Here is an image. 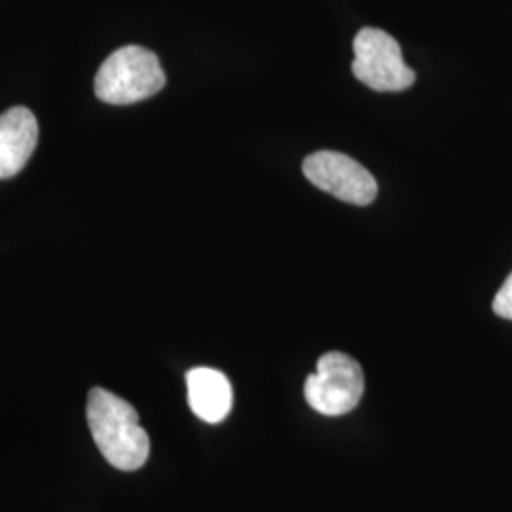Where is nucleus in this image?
Returning a JSON list of instances; mask_svg holds the SVG:
<instances>
[{
	"instance_id": "5",
	"label": "nucleus",
	"mask_w": 512,
	"mask_h": 512,
	"mask_svg": "<svg viewBox=\"0 0 512 512\" xmlns=\"http://www.w3.org/2000/svg\"><path fill=\"white\" fill-rule=\"evenodd\" d=\"M302 169L311 184L342 202L368 205L378 196V183L372 173L342 152L321 150L310 154Z\"/></svg>"
},
{
	"instance_id": "1",
	"label": "nucleus",
	"mask_w": 512,
	"mask_h": 512,
	"mask_svg": "<svg viewBox=\"0 0 512 512\" xmlns=\"http://www.w3.org/2000/svg\"><path fill=\"white\" fill-rule=\"evenodd\" d=\"M86 416L101 456L114 469L137 471L147 463L150 439L128 401L103 387H93L88 393Z\"/></svg>"
},
{
	"instance_id": "8",
	"label": "nucleus",
	"mask_w": 512,
	"mask_h": 512,
	"mask_svg": "<svg viewBox=\"0 0 512 512\" xmlns=\"http://www.w3.org/2000/svg\"><path fill=\"white\" fill-rule=\"evenodd\" d=\"M494 313L497 317L512 321V274L507 277L499 293L495 294Z\"/></svg>"
},
{
	"instance_id": "7",
	"label": "nucleus",
	"mask_w": 512,
	"mask_h": 512,
	"mask_svg": "<svg viewBox=\"0 0 512 512\" xmlns=\"http://www.w3.org/2000/svg\"><path fill=\"white\" fill-rule=\"evenodd\" d=\"M190 410L207 423H220L228 418L234 404L230 380L215 368H192L186 372Z\"/></svg>"
},
{
	"instance_id": "3",
	"label": "nucleus",
	"mask_w": 512,
	"mask_h": 512,
	"mask_svg": "<svg viewBox=\"0 0 512 512\" xmlns=\"http://www.w3.org/2000/svg\"><path fill=\"white\" fill-rule=\"evenodd\" d=\"M365 374L361 365L342 351H329L317 361V370L308 376L304 397L323 416H344L361 403Z\"/></svg>"
},
{
	"instance_id": "2",
	"label": "nucleus",
	"mask_w": 512,
	"mask_h": 512,
	"mask_svg": "<svg viewBox=\"0 0 512 512\" xmlns=\"http://www.w3.org/2000/svg\"><path fill=\"white\" fill-rule=\"evenodd\" d=\"M165 86L160 59L143 46H124L109 55L95 76V95L109 105H131Z\"/></svg>"
},
{
	"instance_id": "4",
	"label": "nucleus",
	"mask_w": 512,
	"mask_h": 512,
	"mask_svg": "<svg viewBox=\"0 0 512 512\" xmlns=\"http://www.w3.org/2000/svg\"><path fill=\"white\" fill-rule=\"evenodd\" d=\"M353 74L376 92H404L416 73L406 65L399 42L376 27H366L353 40Z\"/></svg>"
},
{
	"instance_id": "6",
	"label": "nucleus",
	"mask_w": 512,
	"mask_h": 512,
	"mask_svg": "<svg viewBox=\"0 0 512 512\" xmlns=\"http://www.w3.org/2000/svg\"><path fill=\"white\" fill-rule=\"evenodd\" d=\"M38 143V122L25 107L0 114V179L18 175L33 156Z\"/></svg>"
}]
</instances>
